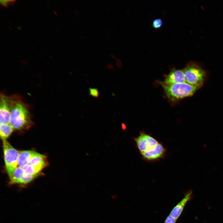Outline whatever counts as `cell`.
Returning a JSON list of instances; mask_svg holds the SVG:
<instances>
[{"label":"cell","instance_id":"22","mask_svg":"<svg viewBox=\"0 0 223 223\" xmlns=\"http://www.w3.org/2000/svg\"><path fill=\"white\" fill-rule=\"evenodd\" d=\"M110 55V57H111L113 59L115 60L116 57L113 54H111Z\"/></svg>","mask_w":223,"mask_h":223},{"label":"cell","instance_id":"6","mask_svg":"<svg viewBox=\"0 0 223 223\" xmlns=\"http://www.w3.org/2000/svg\"><path fill=\"white\" fill-rule=\"evenodd\" d=\"M166 154V149L162 144L159 142L152 149L140 154L144 160L152 162L164 158Z\"/></svg>","mask_w":223,"mask_h":223},{"label":"cell","instance_id":"25","mask_svg":"<svg viewBox=\"0 0 223 223\" xmlns=\"http://www.w3.org/2000/svg\"><path fill=\"white\" fill-rule=\"evenodd\" d=\"M106 9L108 12L109 11L108 10V9L106 8Z\"/></svg>","mask_w":223,"mask_h":223},{"label":"cell","instance_id":"12","mask_svg":"<svg viewBox=\"0 0 223 223\" xmlns=\"http://www.w3.org/2000/svg\"><path fill=\"white\" fill-rule=\"evenodd\" d=\"M37 152L31 151H24L20 152L18 158V166L23 167L29 164L32 158Z\"/></svg>","mask_w":223,"mask_h":223},{"label":"cell","instance_id":"8","mask_svg":"<svg viewBox=\"0 0 223 223\" xmlns=\"http://www.w3.org/2000/svg\"><path fill=\"white\" fill-rule=\"evenodd\" d=\"M192 196V190L188 191L184 197L173 208L169 215L177 220L181 214L186 204L191 199Z\"/></svg>","mask_w":223,"mask_h":223},{"label":"cell","instance_id":"19","mask_svg":"<svg viewBox=\"0 0 223 223\" xmlns=\"http://www.w3.org/2000/svg\"><path fill=\"white\" fill-rule=\"evenodd\" d=\"M115 60L116 61L115 64L116 66L119 68H120L122 67V62L119 59L116 58Z\"/></svg>","mask_w":223,"mask_h":223},{"label":"cell","instance_id":"20","mask_svg":"<svg viewBox=\"0 0 223 223\" xmlns=\"http://www.w3.org/2000/svg\"><path fill=\"white\" fill-rule=\"evenodd\" d=\"M107 68L110 70H114L115 69L114 67L111 63H107L106 64Z\"/></svg>","mask_w":223,"mask_h":223},{"label":"cell","instance_id":"23","mask_svg":"<svg viewBox=\"0 0 223 223\" xmlns=\"http://www.w3.org/2000/svg\"><path fill=\"white\" fill-rule=\"evenodd\" d=\"M122 129L124 130H125L126 129V126L124 123H122L121 124Z\"/></svg>","mask_w":223,"mask_h":223},{"label":"cell","instance_id":"4","mask_svg":"<svg viewBox=\"0 0 223 223\" xmlns=\"http://www.w3.org/2000/svg\"><path fill=\"white\" fill-rule=\"evenodd\" d=\"M3 141V148L6 169L7 173L13 171L18 166L20 152L6 140Z\"/></svg>","mask_w":223,"mask_h":223},{"label":"cell","instance_id":"15","mask_svg":"<svg viewBox=\"0 0 223 223\" xmlns=\"http://www.w3.org/2000/svg\"><path fill=\"white\" fill-rule=\"evenodd\" d=\"M163 24L162 20L160 18L154 19L153 22V27L156 29H158L161 27Z\"/></svg>","mask_w":223,"mask_h":223},{"label":"cell","instance_id":"1","mask_svg":"<svg viewBox=\"0 0 223 223\" xmlns=\"http://www.w3.org/2000/svg\"><path fill=\"white\" fill-rule=\"evenodd\" d=\"M10 96V125L14 129L16 130L29 129L33 125V122L27 105L18 95Z\"/></svg>","mask_w":223,"mask_h":223},{"label":"cell","instance_id":"13","mask_svg":"<svg viewBox=\"0 0 223 223\" xmlns=\"http://www.w3.org/2000/svg\"><path fill=\"white\" fill-rule=\"evenodd\" d=\"M14 129L9 124L0 123V135L2 140L6 139L11 135Z\"/></svg>","mask_w":223,"mask_h":223},{"label":"cell","instance_id":"11","mask_svg":"<svg viewBox=\"0 0 223 223\" xmlns=\"http://www.w3.org/2000/svg\"><path fill=\"white\" fill-rule=\"evenodd\" d=\"M10 179V183L21 186L24 172L23 167L18 166L13 171L7 173Z\"/></svg>","mask_w":223,"mask_h":223},{"label":"cell","instance_id":"16","mask_svg":"<svg viewBox=\"0 0 223 223\" xmlns=\"http://www.w3.org/2000/svg\"><path fill=\"white\" fill-rule=\"evenodd\" d=\"M90 95L95 98H98L100 94L98 89L90 87L89 88Z\"/></svg>","mask_w":223,"mask_h":223},{"label":"cell","instance_id":"17","mask_svg":"<svg viewBox=\"0 0 223 223\" xmlns=\"http://www.w3.org/2000/svg\"><path fill=\"white\" fill-rule=\"evenodd\" d=\"M177 220L176 219L169 215L166 219L164 223H176Z\"/></svg>","mask_w":223,"mask_h":223},{"label":"cell","instance_id":"5","mask_svg":"<svg viewBox=\"0 0 223 223\" xmlns=\"http://www.w3.org/2000/svg\"><path fill=\"white\" fill-rule=\"evenodd\" d=\"M133 139L140 154L151 150L159 142L155 138L144 132H140L139 135Z\"/></svg>","mask_w":223,"mask_h":223},{"label":"cell","instance_id":"9","mask_svg":"<svg viewBox=\"0 0 223 223\" xmlns=\"http://www.w3.org/2000/svg\"><path fill=\"white\" fill-rule=\"evenodd\" d=\"M164 82L168 84L186 82L183 70L173 69L166 76Z\"/></svg>","mask_w":223,"mask_h":223},{"label":"cell","instance_id":"24","mask_svg":"<svg viewBox=\"0 0 223 223\" xmlns=\"http://www.w3.org/2000/svg\"><path fill=\"white\" fill-rule=\"evenodd\" d=\"M17 28L19 31H21V27L20 26H19L17 27Z\"/></svg>","mask_w":223,"mask_h":223},{"label":"cell","instance_id":"21","mask_svg":"<svg viewBox=\"0 0 223 223\" xmlns=\"http://www.w3.org/2000/svg\"><path fill=\"white\" fill-rule=\"evenodd\" d=\"M74 11L75 14L77 16H79L80 15V13L77 10L75 9Z\"/></svg>","mask_w":223,"mask_h":223},{"label":"cell","instance_id":"14","mask_svg":"<svg viewBox=\"0 0 223 223\" xmlns=\"http://www.w3.org/2000/svg\"><path fill=\"white\" fill-rule=\"evenodd\" d=\"M24 172L27 174L37 176L39 173L32 165L29 164L23 167Z\"/></svg>","mask_w":223,"mask_h":223},{"label":"cell","instance_id":"3","mask_svg":"<svg viewBox=\"0 0 223 223\" xmlns=\"http://www.w3.org/2000/svg\"><path fill=\"white\" fill-rule=\"evenodd\" d=\"M182 70L186 83L194 85L202 86L205 79L206 73L198 64L190 61Z\"/></svg>","mask_w":223,"mask_h":223},{"label":"cell","instance_id":"10","mask_svg":"<svg viewBox=\"0 0 223 223\" xmlns=\"http://www.w3.org/2000/svg\"><path fill=\"white\" fill-rule=\"evenodd\" d=\"M33 165L39 173L47 164L46 156L38 153L31 160L29 164Z\"/></svg>","mask_w":223,"mask_h":223},{"label":"cell","instance_id":"7","mask_svg":"<svg viewBox=\"0 0 223 223\" xmlns=\"http://www.w3.org/2000/svg\"><path fill=\"white\" fill-rule=\"evenodd\" d=\"M11 110L10 96L2 93L0 97V123L9 124Z\"/></svg>","mask_w":223,"mask_h":223},{"label":"cell","instance_id":"18","mask_svg":"<svg viewBox=\"0 0 223 223\" xmlns=\"http://www.w3.org/2000/svg\"><path fill=\"white\" fill-rule=\"evenodd\" d=\"M14 1L9 0H0V4L4 7H7L8 5L11 3H12Z\"/></svg>","mask_w":223,"mask_h":223},{"label":"cell","instance_id":"2","mask_svg":"<svg viewBox=\"0 0 223 223\" xmlns=\"http://www.w3.org/2000/svg\"><path fill=\"white\" fill-rule=\"evenodd\" d=\"M159 83L168 98L173 101L191 96L201 87L186 82L168 84L160 81Z\"/></svg>","mask_w":223,"mask_h":223}]
</instances>
